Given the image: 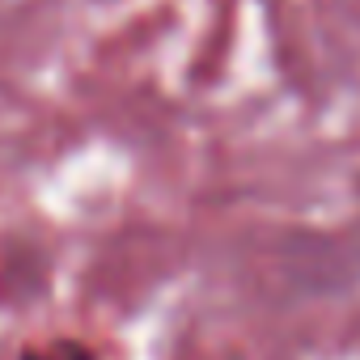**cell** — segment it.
<instances>
[{
    "label": "cell",
    "instance_id": "obj_1",
    "mask_svg": "<svg viewBox=\"0 0 360 360\" xmlns=\"http://www.w3.org/2000/svg\"><path fill=\"white\" fill-rule=\"evenodd\" d=\"M18 360H102V356L81 339H51V343H26Z\"/></svg>",
    "mask_w": 360,
    "mask_h": 360
}]
</instances>
